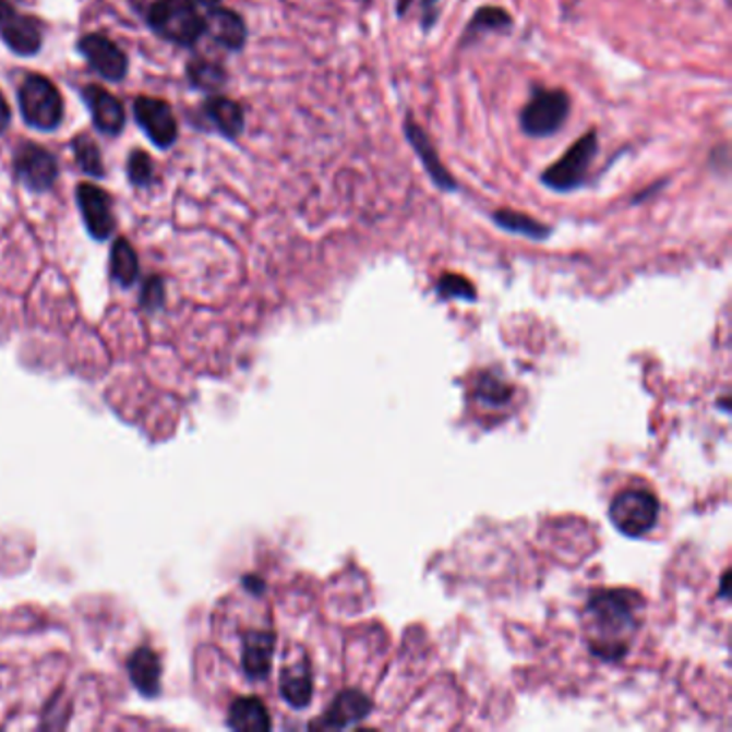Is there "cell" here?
<instances>
[{
    "label": "cell",
    "mask_w": 732,
    "mask_h": 732,
    "mask_svg": "<svg viewBox=\"0 0 732 732\" xmlns=\"http://www.w3.org/2000/svg\"><path fill=\"white\" fill-rule=\"evenodd\" d=\"M17 101L24 121L39 132H52L63 121V97L44 75H28L17 91Z\"/></svg>",
    "instance_id": "cell-2"
},
{
    "label": "cell",
    "mask_w": 732,
    "mask_h": 732,
    "mask_svg": "<svg viewBox=\"0 0 732 732\" xmlns=\"http://www.w3.org/2000/svg\"><path fill=\"white\" fill-rule=\"evenodd\" d=\"M82 99L91 110L95 128L106 135H119L125 128V110L123 104L101 86H84Z\"/></svg>",
    "instance_id": "cell-14"
},
{
    "label": "cell",
    "mask_w": 732,
    "mask_h": 732,
    "mask_svg": "<svg viewBox=\"0 0 732 732\" xmlns=\"http://www.w3.org/2000/svg\"><path fill=\"white\" fill-rule=\"evenodd\" d=\"M110 273L112 277L130 288L137 281L140 275V263H137V254L132 248V243L128 239H117L112 245V254H110Z\"/></svg>",
    "instance_id": "cell-23"
},
{
    "label": "cell",
    "mask_w": 732,
    "mask_h": 732,
    "mask_svg": "<svg viewBox=\"0 0 732 732\" xmlns=\"http://www.w3.org/2000/svg\"><path fill=\"white\" fill-rule=\"evenodd\" d=\"M75 199L88 235L97 241H106L115 232V213L110 196L91 183H80Z\"/></svg>",
    "instance_id": "cell-11"
},
{
    "label": "cell",
    "mask_w": 732,
    "mask_h": 732,
    "mask_svg": "<svg viewBox=\"0 0 732 732\" xmlns=\"http://www.w3.org/2000/svg\"><path fill=\"white\" fill-rule=\"evenodd\" d=\"M9 119H11V112H9V106H7V101H4V97L0 95V132L7 128V123H9Z\"/></svg>",
    "instance_id": "cell-32"
},
{
    "label": "cell",
    "mask_w": 732,
    "mask_h": 732,
    "mask_svg": "<svg viewBox=\"0 0 732 732\" xmlns=\"http://www.w3.org/2000/svg\"><path fill=\"white\" fill-rule=\"evenodd\" d=\"M188 77L200 91H219L228 80L224 67L217 65L213 61H206V59L190 61L188 63Z\"/></svg>",
    "instance_id": "cell-24"
},
{
    "label": "cell",
    "mask_w": 732,
    "mask_h": 732,
    "mask_svg": "<svg viewBox=\"0 0 732 732\" xmlns=\"http://www.w3.org/2000/svg\"><path fill=\"white\" fill-rule=\"evenodd\" d=\"M275 651V634L273 632H248L243 636V672L252 681H263L271 670Z\"/></svg>",
    "instance_id": "cell-16"
},
{
    "label": "cell",
    "mask_w": 732,
    "mask_h": 732,
    "mask_svg": "<svg viewBox=\"0 0 732 732\" xmlns=\"http://www.w3.org/2000/svg\"><path fill=\"white\" fill-rule=\"evenodd\" d=\"M660 503L647 490H625L610 505V520L627 537H643L656 527Z\"/></svg>",
    "instance_id": "cell-6"
},
{
    "label": "cell",
    "mask_w": 732,
    "mask_h": 732,
    "mask_svg": "<svg viewBox=\"0 0 732 732\" xmlns=\"http://www.w3.org/2000/svg\"><path fill=\"white\" fill-rule=\"evenodd\" d=\"M279 692H281V698L292 709L308 707L310 700H312V694H314V679H312L310 664L299 662V664L284 668L281 681H279Z\"/></svg>",
    "instance_id": "cell-20"
},
{
    "label": "cell",
    "mask_w": 732,
    "mask_h": 732,
    "mask_svg": "<svg viewBox=\"0 0 732 732\" xmlns=\"http://www.w3.org/2000/svg\"><path fill=\"white\" fill-rule=\"evenodd\" d=\"M441 2L443 0H423V15H421V26L425 31H430L434 26V22L441 15Z\"/></svg>",
    "instance_id": "cell-30"
},
{
    "label": "cell",
    "mask_w": 732,
    "mask_h": 732,
    "mask_svg": "<svg viewBox=\"0 0 732 732\" xmlns=\"http://www.w3.org/2000/svg\"><path fill=\"white\" fill-rule=\"evenodd\" d=\"M77 50L101 77L121 82L128 75V57L112 39L104 35H84L77 44Z\"/></svg>",
    "instance_id": "cell-10"
},
{
    "label": "cell",
    "mask_w": 732,
    "mask_h": 732,
    "mask_svg": "<svg viewBox=\"0 0 732 732\" xmlns=\"http://www.w3.org/2000/svg\"><path fill=\"white\" fill-rule=\"evenodd\" d=\"M436 290L443 299H463V301H475L477 297V290L475 286L463 277V275H454V273H447L439 279L436 284Z\"/></svg>",
    "instance_id": "cell-27"
},
{
    "label": "cell",
    "mask_w": 732,
    "mask_h": 732,
    "mask_svg": "<svg viewBox=\"0 0 732 732\" xmlns=\"http://www.w3.org/2000/svg\"><path fill=\"white\" fill-rule=\"evenodd\" d=\"M73 155H75V161L77 166L82 168L84 175H91V177H104V161H101V153H99V146L86 137V135H77L73 140Z\"/></svg>",
    "instance_id": "cell-25"
},
{
    "label": "cell",
    "mask_w": 732,
    "mask_h": 732,
    "mask_svg": "<svg viewBox=\"0 0 732 732\" xmlns=\"http://www.w3.org/2000/svg\"><path fill=\"white\" fill-rule=\"evenodd\" d=\"M720 596L729 598V574H724V578H722V593Z\"/></svg>",
    "instance_id": "cell-34"
},
{
    "label": "cell",
    "mask_w": 732,
    "mask_h": 732,
    "mask_svg": "<svg viewBox=\"0 0 732 732\" xmlns=\"http://www.w3.org/2000/svg\"><path fill=\"white\" fill-rule=\"evenodd\" d=\"M133 115L142 132L148 135V140L159 146L168 148L177 142L179 125L175 119L172 108L164 99L155 97H137L133 101Z\"/></svg>",
    "instance_id": "cell-9"
},
{
    "label": "cell",
    "mask_w": 732,
    "mask_h": 732,
    "mask_svg": "<svg viewBox=\"0 0 732 732\" xmlns=\"http://www.w3.org/2000/svg\"><path fill=\"white\" fill-rule=\"evenodd\" d=\"M13 172L15 179L31 192L44 194L48 192L57 177H59V164L52 157L50 151L37 144H24L13 159Z\"/></svg>",
    "instance_id": "cell-7"
},
{
    "label": "cell",
    "mask_w": 732,
    "mask_h": 732,
    "mask_svg": "<svg viewBox=\"0 0 732 732\" xmlns=\"http://www.w3.org/2000/svg\"><path fill=\"white\" fill-rule=\"evenodd\" d=\"M640 598L625 589L599 591L585 610L589 649L608 662L621 660L629 651L638 627Z\"/></svg>",
    "instance_id": "cell-1"
},
{
    "label": "cell",
    "mask_w": 732,
    "mask_h": 732,
    "mask_svg": "<svg viewBox=\"0 0 732 732\" xmlns=\"http://www.w3.org/2000/svg\"><path fill=\"white\" fill-rule=\"evenodd\" d=\"M128 175L135 188H146L153 183V161L144 151H132L128 161Z\"/></svg>",
    "instance_id": "cell-28"
},
{
    "label": "cell",
    "mask_w": 732,
    "mask_h": 732,
    "mask_svg": "<svg viewBox=\"0 0 732 732\" xmlns=\"http://www.w3.org/2000/svg\"><path fill=\"white\" fill-rule=\"evenodd\" d=\"M202 22H204V33H208V37L217 46L230 52H239L248 41V26L243 17L235 13L232 9L211 7L208 15L202 17Z\"/></svg>",
    "instance_id": "cell-15"
},
{
    "label": "cell",
    "mask_w": 732,
    "mask_h": 732,
    "mask_svg": "<svg viewBox=\"0 0 732 732\" xmlns=\"http://www.w3.org/2000/svg\"><path fill=\"white\" fill-rule=\"evenodd\" d=\"M190 4H196V7H217L219 0H188Z\"/></svg>",
    "instance_id": "cell-33"
},
{
    "label": "cell",
    "mask_w": 732,
    "mask_h": 732,
    "mask_svg": "<svg viewBox=\"0 0 732 732\" xmlns=\"http://www.w3.org/2000/svg\"><path fill=\"white\" fill-rule=\"evenodd\" d=\"M572 110L569 95L563 88H532L529 104L520 112L523 132L531 137H550L559 132Z\"/></svg>",
    "instance_id": "cell-5"
},
{
    "label": "cell",
    "mask_w": 732,
    "mask_h": 732,
    "mask_svg": "<svg viewBox=\"0 0 732 732\" xmlns=\"http://www.w3.org/2000/svg\"><path fill=\"white\" fill-rule=\"evenodd\" d=\"M372 711L370 698L359 692V689H344L335 696L332 707L323 716V720L314 722L312 729H323V731H335V729H348L368 718Z\"/></svg>",
    "instance_id": "cell-13"
},
{
    "label": "cell",
    "mask_w": 732,
    "mask_h": 732,
    "mask_svg": "<svg viewBox=\"0 0 732 732\" xmlns=\"http://www.w3.org/2000/svg\"><path fill=\"white\" fill-rule=\"evenodd\" d=\"M243 583H245V587H248V589H252L254 593H261V591L265 589V583H263V580H259V576H245V580H243Z\"/></svg>",
    "instance_id": "cell-31"
},
{
    "label": "cell",
    "mask_w": 732,
    "mask_h": 732,
    "mask_svg": "<svg viewBox=\"0 0 732 732\" xmlns=\"http://www.w3.org/2000/svg\"><path fill=\"white\" fill-rule=\"evenodd\" d=\"M0 37L9 50L20 57H33L41 50V28L31 15L20 13L7 0H0Z\"/></svg>",
    "instance_id": "cell-8"
},
{
    "label": "cell",
    "mask_w": 732,
    "mask_h": 732,
    "mask_svg": "<svg viewBox=\"0 0 732 732\" xmlns=\"http://www.w3.org/2000/svg\"><path fill=\"white\" fill-rule=\"evenodd\" d=\"M128 672L132 679L133 687L146 696L155 698L161 692V662L155 651L140 647L135 649L128 660Z\"/></svg>",
    "instance_id": "cell-17"
},
{
    "label": "cell",
    "mask_w": 732,
    "mask_h": 732,
    "mask_svg": "<svg viewBox=\"0 0 732 732\" xmlns=\"http://www.w3.org/2000/svg\"><path fill=\"white\" fill-rule=\"evenodd\" d=\"M202 110H204L206 119L211 121V125L221 135H226L228 140H237L245 128L243 108L228 97H221V95L211 97V99L204 101Z\"/></svg>",
    "instance_id": "cell-18"
},
{
    "label": "cell",
    "mask_w": 732,
    "mask_h": 732,
    "mask_svg": "<svg viewBox=\"0 0 732 732\" xmlns=\"http://www.w3.org/2000/svg\"><path fill=\"white\" fill-rule=\"evenodd\" d=\"M404 135L408 140V144L412 146V151L419 155L428 177L432 179V183L441 190V192H456L458 190V181L452 177V172L443 166L441 157H439V151L436 146L432 144L430 135L423 132L415 121L412 117H406L404 119Z\"/></svg>",
    "instance_id": "cell-12"
},
{
    "label": "cell",
    "mask_w": 732,
    "mask_h": 732,
    "mask_svg": "<svg viewBox=\"0 0 732 732\" xmlns=\"http://www.w3.org/2000/svg\"><path fill=\"white\" fill-rule=\"evenodd\" d=\"M164 299H166V288H164V279L153 275L144 281L142 286V295H140V305L146 310V312H157L161 305H164Z\"/></svg>",
    "instance_id": "cell-29"
},
{
    "label": "cell",
    "mask_w": 732,
    "mask_h": 732,
    "mask_svg": "<svg viewBox=\"0 0 732 732\" xmlns=\"http://www.w3.org/2000/svg\"><path fill=\"white\" fill-rule=\"evenodd\" d=\"M228 727L239 732L271 731V716L265 703L256 696L237 698L228 709Z\"/></svg>",
    "instance_id": "cell-19"
},
{
    "label": "cell",
    "mask_w": 732,
    "mask_h": 732,
    "mask_svg": "<svg viewBox=\"0 0 732 732\" xmlns=\"http://www.w3.org/2000/svg\"><path fill=\"white\" fill-rule=\"evenodd\" d=\"M475 394L477 398L485 404H492V406H499V404H505L509 396H512V387L505 385L501 379L492 376V374H481L477 379V387H475Z\"/></svg>",
    "instance_id": "cell-26"
},
{
    "label": "cell",
    "mask_w": 732,
    "mask_h": 732,
    "mask_svg": "<svg viewBox=\"0 0 732 732\" xmlns=\"http://www.w3.org/2000/svg\"><path fill=\"white\" fill-rule=\"evenodd\" d=\"M494 224L501 228V230H507L512 235H520V237H527V239H532V241H543L550 237V228L537 219H532L531 215L527 213H518L514 208H499L494 215H492Z\"/></svg>",
    "instance_id": "cell-21"
},
{
    "label": "cell",
    "mask_w": 732,
    "mask_h": 732,
    "mask_svg": "<svg viewBox=\"0 0 732 732\" xmlns=\"http://www.w3.org/2000/svg\"><path fill=\"white\" fill-rule=\"evenodd\" d=\"M512 28V15L501 9V7H481L475 11V15L470 17L468 26H466L465 37H463V46L479 39L485 33H501Z\"/></svg>",
    "instance_id": "cell-22"
},
{
    "label": "cell",
    "mask_w": 732,
    "mask_h": 732,
    "mask_svg": "<svg viewBox=\"0 0 732 732\" xmlns=\"http://www.w3.org/2000/svg\"><path fill=\"white\" fill-rule=\"evenodd\" d=\"M151 28L166 41L181 48H192L199 44L204 33V22L199 11L183 0H157L148 9Z\"/></svg>",
    "instance_id": "cell-3"
},
{
    "label": "cell",
    "mask_w": 732,
    "mask_h": 732,
    "mask_svg": "<svg viewBox=\"0 0 732 732\" xmlns=\"http://www.w3.org/2000/svg\"><path fill=\"white\" fill-rule=\"evenodd\" d=\"M598 148V132L591 130L585 133L565 151V155L559 161H554L548 170L541 172V183L561 194L578 190L589 175Z\"/></svg>",
    "instance_id": "cell-4"
}]
</instances>
